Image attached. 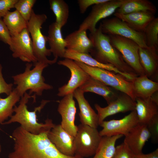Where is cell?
Listing matches in <instances>:
<instances>
[{
    "mask_svg": "<svg viewBox=\"0 0 158 158\" xmlns=\"http://www.w3.org/2000/svg\"><path fill=\"white\" fill-rule=\"evenodd\" d=\"M49 131L34 134L19 126L13 131V151L9 158H84L75 154L68 156L60 152L48 139Z\"/></svg>",
    "mask_w": 158,
    "mask_h": 158,
    "instance_id": "cell-1",
    "label": "cell"
},
{
    "mask_svg": "<svg viewBox=\"0 0 158 158\" xmlns=\"http://www.w3.org/2000/svg\"><path fill=\"white\" fill-rule=\"evenodd\" d=\"M33 97L35 101V96H31L27 92L21 97L19 105L15 106L13 109L15 113L7 121H5L2 124L7 125L13 123H20L21 127L26 131L34 134H39L47 131H50L55 124L52 121L47 119L44 123L38 122L37 113L40 112L46 104L50 101L43 100L40 104L35 107L34 110L30 111L28 109L27 104L29 99Z\"/></svg>",
    "mask_w": 158,
    "mask_h": 158,
    "instance_id": "cell-2",
    "label": "cell"
},
{
    "mask_svg": "<svg viewBox=\"0 0 158 158\" xmlns=\"http://www.w3.org/2000/svg\"><path fill=\"white\" fill-rule=\"evenodd\" d=\"M89 38L93 44L91 55L95 59L103 63L111 64L122 72L138 76L112 45L109 36L102 32L100 25L95 32L90 33Z\"/></svg>",
    "mask_w": 158,
    "mask_h": 158,
    "instance_id": "cell-3",
    "label": "cell"
},
{
    "mask_svg": "<svg viewBox=\"0 0 158 158\" xmlns=\"http://www.w3.org/2000/svg\"><path fill=\"white\" fill-rule=\"evenodd\" d=\"M48 65L37 61L34 63V67L31 69L32 64L27 63L23 72L12 77L13 84L16 85L14 88L21 97L28 90L30 91V95L33 93L35 95L41 96L44 90L53 88L51 85L45 82L42 75L44 69Z\"/></svg>",
    "mask_w": 158,
    "mask_h": 158,
    "instance_id": "cell-4",
    "label": "cell"
},
{
    "mask_svg": "<svg viewBox=\"0 0 158 158\" xmlns=\"http://www.w3.org/2000/svg\"><path fill=\"white\" fill-rule=\"evenodd\" d=\"M47 19L45 14H36L33 10L30 18L27 22V28L31 37L34 54L37 61L52 65L56 62L57 59L54 58L50 60L47 58L51 53L46 47L47 36L41 31L42 26Z\"/></svg>",
    "mask_w": 158,
    "mask_h": 158,
    "instance_id": "cell-5",
    "label": "cell"
},
{
    "mask_svg": "<svg viewBox=\"0 0 158 158\" xmlns=\"http://www.w3.org/2000/svg\"><path fill=\"white\" fill-rule=\"evenodd\" d=\"M74 61L90 76L108 86L127 94L135 101L136 97L132 90L131 82L112 72L91 66L81 62Z\"/></svg>",
    "mask_w": 158,
    "mask_h": 158,
    "instance_id": "cell-6",
    "label": "cell"
},
{
    "mask_svg": "<svg viewBox=\"0 0 158 158\" xmlns=\"http://www.w3.org/2000/svg\"><path fill=\"white\" fill-rule=\"evenodd\" d=\"M77 127L74 141L75 154L84 158L94 156L102 136L97 128L82 124Z\"/></svg>",
    "mask_w": 158,
    "mask_h": 158,
    "instance_id": "cell-7",
    "label": "cell"
},
{
    "mask_svg": "<svg viewBox=\"0 0 158 158\" xmlns=\"http://www.w3.org/2000/svg\"><path fill=\"white\" fill-rule=\"evenodd\" d=\"M108 36L112 45L120 52L125 62L139 76L145 75L140 61L139 45L133 40L122 37Z\"/></svg>",
    "mask_w": 158,
    "mask_h": 158,
    "instance_id": "cell-8",
    "label": "cell"
},
{
    "mask_svg": "<svg viewBox=\"0 0 158 158\" xmlns=\"http://www.w3.org/2000/svg\"><path fill=\"white\" fill-rule=\"evenodd\" d=\"M99 25L102 32L109 35H117L133 40L142 48H148L144 32L137 31L125 22L115 17L104 20Z\"/></svg>",
    "mask_w": 158,
    "mask_h": 158,
    "instance_id": "cell-9",
    "label": "cell"
},
{
    "mask_svg": "<svg viewBox=\"0 0 158 158\" xmlns=\"http://www.w3.org/2000/svg\"><path fill=\"white\" fill-rule=\"evenodd\" d=\"M124 0H107L106 1L95 5L90 12L80 25L78 30H89L95 32L96 25L100 20L108 17L115 12Z\"/></svg>",
    "mask_w": 158,
    "mask_h": 158,
    "instance_id": "cell-10",
    "label": "cell"
},
{
    "mask_svg": "<svg viewBox=\"0 0 158 158\" xmlns=\"http://www.w3.org/2000/svg\"><path fill=\"white\" fill-rule=\"evenodd\" d=\"M9 48L14 58H18L28 63H35L37 61L34 54L32 43L27 28L18 34L11 36Z\"/></svg>",
    "mask_w": 158,
    "mask_h": 158,
    "instance_id": "cell-11",
    "label": "cell"
},
{
    "mask_svg": "<svg viewBox=\"0 0 158 158\" xmlns=\"http://www.w3.org/2000/svg\"><path fill=\"white\" fill-rule=\"evenodd\" d=\"M138 123L137 113L135 110L121 119L104 121L100 125L103 128L99 133L102 136L119 135L125 136Z\"/></svg>",
    "mask_w": 158,
    "mask_h": 158,
    "instance_id": "cell-12",
    "label": "cell"
},
{
    "mask_svg": "<svg viewBox=\"0 0 158 158\" xmlns=\"http://www.w3.org/2000/svg\"><path fill=\"white\" fill-rule=\"evenodd\" d=\"M59 65L68 68L71 71V77L68 83L58 89L57 95L64 97L73 93L76 89L82 85L88 79L89 75L71 59L65 58L58 61Z\"/></svg>",
    "mask_w": 158,
    "mask_h": 158,
    "instance_id": "cell-13",
    "label": "cell"
},
{
    "mask_svg": "<svg viewBox=\"0 0 158 158\" xmlns=\"http://www.w3.org/2000/svg\"><path fill=\"white\" fill-rule=\"evenodd\" d=\"M136 102L126 94L122 92L116 98L104 107L97 104L95 107L97 112L99 125L107 117L120 112H126L135 110Z\"/></svg>",
    "mask_w": 158,
    "mask_h": 158,
    "instance_id": "cell-14",
    "label": "cell"
},
{
    "mask_svg": "<svg viewBox=\"0 0 158 158\" xmlns=\"http://www.w3.org/2000/svg\"><path fill=\"white\" fill-rule=\"evenodd\" d=\"M57 111L61 117V125L68 133L75 137L78 129L75 124L76 108L73 93L68 94L59 101Z\"/></svg>",
    "mask_w": 158,
    "mask_h": 158,
    "instance_id": "cell-15",
    "label": "cell"
},
{
    "mask_svg": "<svg viewBox=\"0 0 158 158\" xmlns=\"http://www.w3.org/2000/svg\"><path fill=\"white\" fill-rule=\"evenodd\" d=\"M47 136L50 142L61 153L68 156L75 154L74 137L66 131L61 124H55L48 133Z\"/></svg>",
    "mask_w": 158,
    "mask_h": 158,
    "instance_id": "cell-16",
    "label": "cell"
},
{
    "mask_svg": "<svg viewBox=\"0 0 158 158\" xmlns=\"http://www.w3.org/2000/svg\"><path fill=\"white\" fill-rule=\"evenodd\" d=\"M125 136L123 142L134 154H138L142 153L151 135L146 125L138 123Z\"/></svg>",
    "mask_w": 158,
    "mask_h": 158,
    "instance_id": "cell-17",
    "label": "cell"
},
{
    "mask_svg": "<svg viewBox=\"0 0 158 158\" xmlns=\"http://www.w3.org/2000/svg\"><path fill=\"white\" fill-rule=\"evenodd\" d=\"M64 58L82 62L89 66L98 68L118 74L127 80L131 82L135 76L122 72L113 65L100 63L94 58L89 54L80 53L66 49Z\"/></svg>",
    "mask_w": 158,
    "mask_h": 158,
    "instance_id": "cell-18",
    "label": "cell"
},
{
    "mask_svg": "<svg viewBox=\"0 0 158 158\" xmlns=\"http://www.w3.org/2000/svg\"><path fill=\"white\" fill-rule=\"evenodd\" d=\"M84 92L79 88L73 92V96L77 101L80 112L78 114L81 124L97 128L99 125L98 115L85 99Z\"/></svg>",
    "mask_w": 158,
    "mask_h": 158,
    "instance_id": "cell-19",
    "label": "cell"
},
{
    "mask_svg": "<svg viewBox=\"0 0 158 158\" xmlns=\"http://www.w3.org/2000/svg\"><path fill=\"white\" fill-rule=\"evenodd\" d=\"M155 14L150 12L141 11L127 14L115 12L114 15L125 22L134 30L144 32L148 25L155 18Z\"/></svg>",
    "mask_w": 158,
    "mask_h": 158,
    "instance_id": "cell-20",
    "label": "cell"
},
{
    "mask_svg": "<svg viewBox=\"0 0 158 158\" xmlns=\"http://www.w3.org/2000/svg\"><path fill=\"white\" fill-rule=\"evenodd\" d=\"M158 49L154 48L139 47L140 63L145 74L149 78L157 79L158 73Z\"/></svg>",
    "mask_w": 158,
    "mask_h": 158,
    "instance_id": "cell-21",
    "label": "cell"
},
{
    "mask_svg": "<svg viewBox=\"0 0 158 158\" xmlns=\"http://www.w3.org/2000/svg\"><path fill=\"white\" fill-rule=\"evenodd\" d=\"M61 28L55 22L49 27L47 42L54 58H64L66 49V41L62 35Z\"/></svg>",
    "mask_w": 158,
    "mask_h": 158,
    "instance_id": "cell-22",
    "label": "cell"
},
{
    "mask_svg": "<svg viewBox=\"0 0 158 158\" xmlns=\"http://www.w3.org/2000/svg\"><path fill=\"white\" fill-rule=\"evenodd\" d=\"M67 49L80 53L89 54L93 47V44L85 30L75 31L67 35L65 39Z\"/></svg>",
    "mask_w": 158,
    "mask_h": 158,
    "instance_id": "cell-23",
    "label": "cell"
},
{
    "mask_svg": "<svg viewBox=\"0 0 158 158\" xmlns=\"http://www.w3.org/2000/svg\"><path fill=\"white\" fill-rule=\"evenodd\" d=\"M135 101V111L139 123L146 125L158 116V103L151 97L145 99L136 98Z\"/></svg>",
    "mask_w": 158,
    "mask_h": 158,
    "instance_id": "cell-24",
    "label": "cell"
},
{
    "mask_svg": "<svg viewBox=\"0 0 158 158\" xmlns=\"http://www.w3.org/2000/svg\"><path fill=\"white\" fill-rule=\"evenodd\" d=\"M131 82L136 98H150L158 90V83L149 79L145 75L136 77Z\"/></svg>",
    "mask_w": 158,
    "mask_h": 158,
    "instance_id": "cell-25",
    "label": "cell"
},
{
    "mask_svg": "<svg viewBox=\"0 0 158 158\" xmlns=\"http://www.w3.org/2000/svg\"><path fill=\"white\" fill-rule=\"evenodd\" d=\"M79 88L84 93L90 92L101 96L108 104L115 99L118 95L109 86L90 75Z\"/></svg>",
    "mask_w": 158,
    "mask_h": 158,
    "instance_id": "cell-26",
    "label": "cell"
},
{
    "mask_svg": "<svg viewBox=\"0 0 158 158\" xmlns=\"http://www.w3.org/2000/svg\"><path fill=\"white\" fill-rule=\"evenodd\" d=\"M157 9L153 4L148 0H124L115 12L121 14L148 11L155 13Z\"/></svg>",
    "mask_w": 158,
    "mask_h": 158,
    "instance_id": "cell-27",
    "label": "cell"
},
{
    "mask_svg": "<svg viewBox=\"0 0 158 158\" xmlns=\"http://www.w3.org/2000/svg\"><path fill=\"white\" fill-rule=\"evenodd\" d=\"M123 136L119 135L102 136L95 153L92 158H111L115 152L116 141Z\"/></svg>",
    "mask_w": 158,
    "mask_h": 158,
    "instance_id": "cell-28",
    "label": "cell"
},
{
    "mask_svg": "<svg viewBox=\"0 0 158 158\" xmlns=\"http://www.w3.org/2000/svg\"><path fill=\"white\" fill-rule=\"evenodd\" d=\"M21 97L15 88L6 97H0V124L13 115L14 107Z\"/></svg>",
    "mask_w": 158,
    "mask_h": 158,
    "instance_id": "cell-29",
    "label": "cell"
},
{
    "mask_svg": "<svg viewBox=\"0 0 158 158\" xmlns=\"http://www.w3.org/2000/svg\"><path fill=\"white\" fill-rule=\"evenodd\" d=\"M3 18L11 36L18 34L27 28V22L16 10L8 11Z\"/></svg>",
    "mask_w": 158,
    "mask_h": 158,
    "instance_id": "cell-30",
    "label": "cell"
},
{
    "mask_svg": "<svg viewBox=\"0 0 158 158\" xmlns=\"http://www.w3.org/2000/svg\"><path fill=\"white\" fill-rule=\"evenodd\" d=\"M50 9L54 14L55 22L61 28L67 23L69 16V7L63 0H50Z\"/></svg>",
    "mask_w": 158,
    "mask_h": 158,
    "instance_id": "cell-31",
    "label": "cell"
},
{
    "mask_svg": "<svg viewBox=\"0 0 158 158\" xmlns=\"http://www.w3.org/2000/svg\"><path fill=\"white\" fill-rule=\"evenodd\" d=\"M146 44L149 48L158 49V18L155 17L144 32Z\"/></svg>",
    "mask_w": 158,
    "mask_h": 158,
    "instance_id": "cell-32",
    "label": "cell"
},
{
    "mask_svg": "<svg viewBox=\"0 0 158 158\" xmlns=\"http://www.w3.org/2000/svg\"><path fill=\"white\" fill-rule=\"evenodd\" d=\"M36 0H18L14 6L16 10L28 22L30 20Z\"/></svg>",
    "mask_w": 158,
    "mask_h": 158,
    "instance_id": "cell-33",
    "label": "cell"
},
{
    "mask_svg": "<svg viewBox=\"0 0 158 158\" xmlns=\"http://www.w3.org/2000/svg\"><path fill=\"white\" fill-rule=\"evenodd\" d=\"M134 154L123 142L116 147L115 152L111 158H133Z\"/></svg>",
    "mask_w": 158,
    "mask_h": 158,
    "instance_id": "cell-34",
    "label": "cell"
},
{
    "mask_svg": "<svg viewBox=\"0 0 158 158\" xmlns=\"http://www.w3.org/2000/svg\"><path fill=\"white\" fill-rule=\"evenodd\" d=\"M149 131L151 140L153 142H158V116L154 118L147 125Z\"/></svg>",
    "mask_w": 158,
    "mask_h": 158,
    "instance_id": "cell-35",
    "label": "cell"
},
{
    "mask_svg": "<svg viewBox=\"0 0 158 158\" xmlns=\"http://www.w3.org/2000/svg\"><path fill=\"white\" fill-rule=\"evenodd\" d=\"M0 40L9 46L11 43V36L3 19L0 18Z\"/></svg>",
    "mask_w": 158,
    "mask_h": 158,
    "instance_id": "cell-36",
    "label": "cell"
},
{
    "mask_svg": "<svg viewBox=\"0 0 158 158\" xmlns=\"http://www.w3.org/2000/svg\"><path fill=\"white\" fill-rule=\"evenodd\" d=\"M2 69V66L0 63V94L4 93L8 96L13 90V84L8 83L5 81L3 77Z\"/></svg>",
    "mask_w": 158,
    "mask_h": 158,
    "instance_id": "cell-37",
    "label": "cell"
},
{
    "mask_svg": "<svg viewBox=\"0 0 158 158\" xmlns=\"http://www.w3.org/2000/svg\"><path fill=\"white\" fill-rule=\"evenodd\" d=\"M18 0H0V18L3 17L9 11L14 8Z\"/></svg>",
    "mask_w": 158,
    "mask_h": 158,
    "instance_id": "cell-38",
    "label": "cell"
},
{
    "mask_svg": "<svg viewBox=\"0 0 158 158\" xmlns=\"http://www.w3.org/2000/svg\"><path fill=\"white\" fill-rule=\"evenodd\" d=\"M107 0H78V3L80 13L83 14L91 6L106 1Z\"/></svg>",
    "mask_w": 158,
    "mask_h": 158,
    "instance_id": "cell-39",
    "label": "cell"
},
{
    "mask_svg": "<svg viewBox=\"0 0 158 158\" xmlns=\"http://www.w3.org/2000/svg\"><path fill=\"white\" fill-rule=\"evenodd\" d=\"M133 158H158V149L148 154H134Z\"/></svg>",
    "mask_w": 158,
    "mask_h": 158,
    "instance_id": "cell-40",
    "label": "cell"
},
{
    "mask_svg": "<svg viewBox=\"0 0 158 158\" xmlns=\"http://www.w3.org/2000/svg\"><path fill=\"white\" fill-rule=\"evenodd\" d=\"M1 144L0 143V153L1 152Z\"/></svg>",
    "mask_w": 158,
    "mask_h": 158,
    "instance_id": "cell-41",
    "label": "cell"
},
{
    "mask_svg": "<svg viewBox=\"0 0 158 158\" xmlns=\"http://www.w3.org/2000/svg\"><path fill=\"white\" fill-rule=\"evenodd\" d=\"M0 129H1V128H0Z\"/></svg>",
    "mask_w": 158,
    "mask_h": 158,
    "instance_id": "cell-42",
    "label": "cell"
}]
</instances>
